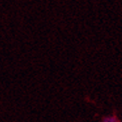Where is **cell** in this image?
Here are the masks:
<instances>
[{
    "label": "cell",
    "mask_w": 122,
    "mask_h": 122,
    "mask_svg": "<svg viewBox=\"0 0 122 122\" xmlns=\"http://www.w3.org/2000/svg\"><path fill=\"white\" fill-rule=\"evenodd\" d=\"M101 122H119V120L116 116L111 115V116H106V117H104L101 120Z\"/></svg>",
    "instance_id": "6da1fadb"
}]
</instances>
